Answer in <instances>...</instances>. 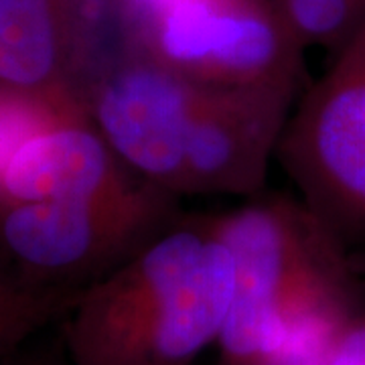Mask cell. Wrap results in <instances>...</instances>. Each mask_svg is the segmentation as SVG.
Returning a JSON list of instances; mask_svg holds the SVG:
<instances>
[{
  "label": "cell",
  "mask_w": 365,
  "mask_h": 365,
  "mask_svg": "<svg viewBox=\"0 0 365 365\" xmlns=\"http://www.w3.org/2000/svg\"><path fill=\"white\" fill-rule=\"evenodd\" d=\"M314 365H365V311L351 314L335 331Z\"/></svg>",
  "instance_id": "obj_12"
},
{
  "label": "cell",
  "mask_w": 365,
  "mask_h": 365,
  "mask_svg": "<svg viewBox=\"0 0 365 365\" xmlns=\"http://www.w3.org/2000/svg\"><path fill=\"white\" fill-rule=\"evenodd\" d=\"M138 49L207 86L299 88L302 78V45L272 0H173L140 29Z\"/></svg>",
  "instance_id": "obj_5"
},
{
  "label": "cell",
  "mask_w": 365,
  "mask_h": 365,
  "mask_svg": "<svg viewBox=\"0 0 365 365\" xmlns=\"http://www.w3.org/2000/svg\"><path fill=\"white\" fill-rule=\"evenodd\" d=\"M71 116H88V112L69 96L29 93L0 86V173L26 140Z\"/></svg>",
  "instance_id": "obj_9"
},
{
  "label": "cell",
  "mask_w": 365,
  "mask_h": 365,
  "mask_svg": "<svg viewBox=\"0 0 365 365\" xmlns=\"http://www.w3.org/2000/svg\"><path fill=\"white\" fill-rule=\"evenodd\" d=\"M78 299L25 284L0 264V357L49 323L66 314Z\"/></svg>",
  "instance_id": "obj_11"
},
{
  "label": "cell",
  "mask_w": 365,
  "mask_h": 365,
  "mask_svg": "<svg viewBox=\"0 0 365 365\" xmlns=\"http://www.w3.org/2000/svg\"><path fill=\"white\" fill-rule=\"evenodd\" d=\"M300 45L339 49L365 23V0H272Z\"/></svg>",
  "instance_id": "obj_10"
},
{
  "label": "cell",
  "mask_w": 365,
  "mask_h": 365,
  "mask_svg": "<svg viewBox=\"0 0 365 365\" xmlns=\"http://www.w3.org/2000/svg\"><path fill=\"white\" fill-rule=\"evenodd\" d=\"M234 256L223 365H314L351 314L345 246L302 201L272 195L211 215Z\"/></svg>",
  "instance_id": "obj_1"
},
{
  "label": "cell",
  "mask_w": 365,
  "mask_h": 365,
  "mask_svg": "<svg viewBox=\"0 0 365 365\" xmlns=\"http://www.w3.org/2000/svg\"><path fill=\"white\" fill-rule=\"evenodd\" d=\"M297 88L201 83L182 136L179 195H252L276 155Z\"/></svg>",
  "instance_id": "obj_6"
},
{
  "label": "cell",
  "mask_w": 365,
  "mask_h": 365,
  "mask_svg": "<svg viewBox=\"0 0 365 365\" xmlns=\"http://www.w3.org/2000/svg\"><path fill=\"white\" fill-rule=\"evenodd\" d=\"M140 182L90 116H71L16 150L0 173V205L122 195Z\"/></svg>",
  "instance_id": "obj_7"
},
{
  "label": "cell",
  "mask_w": 365,
  "mask_h": 365,
  "mask_svg": "<svg viewBox=\"0 0 365 365\" xmlns=\"http://www.w3.org/2000/svg\"><path fill=\"white\" fill-rule=\"evenodd\" d=\"M234 280L211 215L177 217L71 304V365H193L222 337Z\"/></svg>",
  "instance_id": "obj_2"
},
{
  "label": "cell",
  "mask_w": 365,
  "mask_h": 365,
  "mask_svg": "<svg viewBox=\"0 0 365 365\" xmlns=\"http://www.w3.org/2000/svg\"><path fill=\"white\" fill-rule=\"evenodd\" d=\"M276 157L343 246L365 242V23L288 116Z\"/></svg>",
  "instance_id": "obj_4"
},
{
  "label": "cell",
  "mask_w": 365,
  "mask_h": 365,
  "mask_svg": "<svg viewBox=\"0 0 365 365\" xmlns=\"http://www.w3.org/2000/svg\"><path fill=\"white\" fill-rule=\"evenodd\" d=\"M0 86L71 98L63 0H0Z\"/></svg>",
  "instance_id": "obj_8"
},
{
  "label": "cell",
  "mask_w": 365,
  "mask_h": 365,
  "mask_svg": "<svg viewBox=\"0 0 365 365\" xmlns=\"http://www.w3.org/2000/svg\"><path fill=\"white\" fill-rule=\"evenodd\" d=\"M175 203L144 181L122 195L0 205V264L29 287L78 299L175 222Z\"/></svg>",
  "instance_id": "obj_3"
}]
</instances>
